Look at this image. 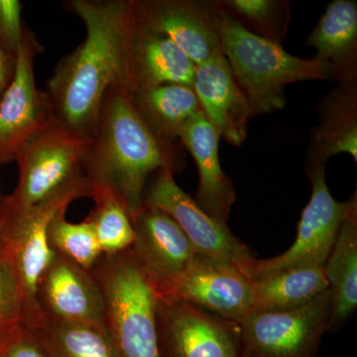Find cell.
Here are the masks:
<instances>
[{"label":"cell","instance_id":"obj_1","mask_svg":"<svg viewBox=\"0 0 357 357\" xmlns=\"http://www.w3.org/2000/svg\"><path fill=\"white\" fill-rule=\"evenodd\" d=\"M86 38L60 61L45 91L54 121L91 137L105 96L112 88L135 93L133 0H72Z\"/></svg>","mask_w":357,"mask_h":357},{"label":"cell","instance_id":"obj_2","mask_svg":"<svg viewBox=\"0 0 357 357\" xmlns=\"http://www.w3.org/2000/svg\"><path fill=\"white\" fill-rule=\"evenodd\" d=\"M91 138L84 165L89 185L114 192L133 222L148 180L158 171L177 170L175 142L148 128L134 105L133 93L122 88L107 91Z\"/></svg>","mask_w":357,"mask_h":357},{"label":"cell","instance_id":"obj_3","mask_svg":"<svg viewBox=\"0 0 357 357\" xmlns=\"http://www.w3.org/2000/svg\"><path fill=\"white\" fill-rule=\"evenodd\" d=\"M218 27L220 49L248 100L250 117L283 109L289 84L333 79L330 65L291 55L282 45L253 34L222 14Z\"/></svg>","mask_w":357,"mask_h":357},{"label":"cell","instance_id":"obj_4","mask_svg":"<svg viewBox=\"0 0 357 357\" xmlns=\"http://www.w3.org/2000/svg\"><path fill=\"white\" fill-rule=\"evenodd\" d=\"M91 273L103 300V325L116 357H160L159 294L129 248L102 255Z\"/></svg>","mask_w":357,"mask_h":357},{"label":"cell","instance_id":"obj_5","mask_svg":"<svg viewBox=\"0 0 357 357\" xmlns=\"http://www.w3.org/2000/svg\"><path fill=\"white\" fill-rule=\"evenodd\" d=\"M91 185L84 178L27 210H0V256L13 265L22 286L23 325H29L41 314L36 300L37 284L54 255L48 239L52 220L67 211L73 202L91 198Z\"/></svg>","mask_w":357,"mask_h":357},{"label":"cell","instance_id":"obj_6","mask_svg":"<svg viewBox=\"0 0 357 357\" xmlns=\"http://www.w3.org/2000/svg\"><path fill=\"white\" fill-rule=\"evenodd\" d=\"M91 143L89 136L54 121L18 152L17 185L8 196L0 197V210H27L86 178L84 165Z\"/></svg>","mask_w":357,"mask_h":357},{"label":"cell","instance_id":"obj_7","mask_svg":"<svg viewBox=\"0 0 357 357\" xmlns=\"http://www.w3.org/2000/svg\"><path fill=\"white\" fill-rule=\"evenodd\" d=\"M306 174L312 183V195L301 215L297 238L280 255L244 262L241 270L251 281L292 268L325 266L349 201L342 203L333 199L326 185L325 167L306 168Z\"/></svg>","mask_w":357,"mask_h":357},{"label":"cell","instance_id":"obj_8","mask_svg":"<svg viewBox=\"0 0 357 357\" xmlns=\"http://www.w3.org/2000/svg\"><path fill=\"white\" fill-rule=\"evenodd\" d=\"M331 314L328 290L298 309L249 312L239 323L243 357H316Z\"/></svg>","mask_w":357,"mask_h":357},{"label":"cell","instance_id":"obj_9","mask_svg":"<svg viewBox=\"0 0 357 357\" xmlns=\"http://www.w3.org/2000/svg\"><path fill=\"white\" fill-rule=\"evenodd\" d=\"M160 357H243L241 326L185 301L159 296Z\"/></svg>","mask_w":357,"mask_h":357},{"label":"cell","instance_id":"obj_10","mask_svg":"<svg viewBox=\"0 0 357 357\" xmlns=\"http://www.w3.org/2000/svg\"><path fill=\"white\" fill-rule=\"evenodd\" d=\"M41 51L34 33L25 28L13 79L0 98V165L15 161L26 143L54 122L46 93L35 79V60Z\"/></svg>","mask_w":357,"mask_h":357},{"label":"cell","instance_id":"obj_11","mask_svg":"<svg viewBox=\"0 0 357 357\" xmlns=\"http://www.w3.org/2000/svg\"><path fill=\"white\" fill-rule=\"evenodd\" d=\"M239 324L252 309V281L234 263L196 253L182 273L157 289Z\"/></svg>","mask_w":357,"mask_h":357},{"label":"cell","instance_id":"obj_12","mask_svg":"<svg viewBox=\"0 0 357 357\" xmlns=\"http://www.w3.org/2000/svg\"><path fill=\"white\" fill-rule=\"evenodd\" d=\"M143 204L163 211L175 220L198 255L243 266L253 258L250 251L230 231L227 223L211 218L183 191L168 170L154 174L145 189Z\"/></svg>","mask_w":357,"mask_h":357},{"label":"cell","instance_id":"obj_13","mask_svg":"<svg viewBox=\"0 0 357 357\" xmlns=\"http://www.w3.org/2000/svg\"><path fill=\"white\" fill-rule=\"evenodd\" d=\"M135 22L172 40L198 66L222 52L213 1L133 0Z\"/></svg>","mask_w":357,"mask_h":357},{"label":"cell","instance_id":"obj_14","mask_svg":"<svg viewBox=\"0 0 357 357\" xmlns=\"http://www.w3.org/2000/svg\"><path fill=\"white\" fill-rule=\"evenodd\" d=\"M36 300L52 321L105 326L102 292L93 274L59 253L40 277Z\"/></svg>","mask_w":357,"mask_h":357},{"label":"cell","instance_id":"obj_15","mask_svg":"<svg viewBox=\"0 0 357 357\" xmlns=\"http://www.w3.org/2000/svg\"><path fill=\"white\" fill-rule=\"evenodd\" d=\"M132 225L131 251L156 289L182 273L196 255L191 241L163 211L143 204Z\"/></svg>","mask_w":357,"mask_h":357},{"label":"cell","instance_id":"obj_16","mask_svg":"<svg viewBox=\"0 0 357 357\" xmlns=\"http://www.w3.org/2000/svg\"><path fill=\"white\" fill-rule=\"evenodd\" d=\"M192 89L220 138L241 146L248 134L250 110L222 52L197 66Z\"/></svg>","mask_w":357,"mask_h":357},{"label":"cell","instance_id":"obj_17","mask_svg":"<svg viewBox=\"0 0 357 357\" xmlns=\"http://www.w3.org/2000/svg\"><path fill=\"white\" fill-rule=\"evenodd\" d=\"M192 155L199 171V189L195 202L218 222L227 223L236 195L231 181L220 165L218 144L220 136L203 110L185 124L178 135Z\"/></svg>","mask_w":357,"mask_h":357},{"label":"cell","instance_id":"obj_18","mask_svg":"<svg viewBox=\"0 0 357 357\" xmlns=\"http://www.w3.org/2000/svg\"><path fill=\"white\" fill-rule=\"evenodd\" d=\"M319 122L311 131L306 168L326 167L335 155L357 162V81L340 82L319 100Z\"/></svg>","mask_w":357,"mask_h":357},{"label":"cell","instance_id":"obj_19","mask_svg":"<svg viewBox=\"0 0 357 357\" xmlns=\"http://www.w3.org/2000/svg\"><path fill=\"white\" fill-rule=\"evenodd\" d=\"M316 49L314 60L330 65L333 79L357 81V2L333 0L305 41Z\"/></svg>","mask_w":357,"mask_h":357},{"label":"cell","instance_id":"obj_20","mask_svg":"<svg viewBox=\"0 0 357 357\" xmlns=\"http://www.w3.org/2000/svg\"><path fill=\"white\" fill-rule=\"evenodd\" d=\"M132 63L136 91L164 84L192 88L197 66L191 59L168 37L136 22Z\"/></svg>","mask_w":357,"mask_h":357},{"label":"cell","instance_id":"obj_21","mask_svg":"<svg viewBox=\"0 0 357 357\" xmlns=\"http://www.w3.org/2000/svg\"><path fill=\"white\" fill-rule=\"evenodd\" d=\"M349 201L347 215L324 266L332 305L330 331L344 325L357 306L356 192Z\"/></svg>","mask_w":357,"mask_h":357},{"label":"cell","instance_id":"obj_22","mask_svg":"<svg viewBox=\"0 0 357 357\" xmlns=\"http://www.w3.org/2000/svg\"><path fill=\"white\" fill-rule=\"evenodd\" d=\"M138 114L161 139L175 142L181 131L201 112V105L192 86L164 84L133 93Z\"/></svg>","mask_w":357,"mask_h":357},{"label":"cell","instance_id":"obj_23","mask_svg":"<svg viewBox=\"0 0 357 357\" xmlns=\"http://www.w3.org/2000/svg\"><path fill=\"white\" fill-rule=\"evenodd\" d=\"M328 289L324 267L284 270L252 281L251 312H281L309 304Z\"/></svg>","mask_w":357,"mask_h":357},{"label":"cell","instance_id":"obj_24","mask_svg":"<svg viewBox=\"0 0 357 357\" xmlns=\"http://www.w3.org/2000/svg\"><path fill=\"white\" fill-rule=\"evenodd\" d=\"M25 326L50 357H116L105 326L61 323L42 314Z\"/></svg>","mask_w":357,"mask_h":357},{"label":"cell","instance_id":"obj_25","mask_svg":"<svg viewBox=\"0 0 357 357\" xmlns=\"http://www.w3.org/2000/svg\"><path fill=\"white\" fill-rule=\"evenodd\" d=\"M218 13L275 43H283L291 20L290 4L283 0H220Z\"/></svg>","mask_w":357,"mask_h":357},{"label":"cell","instance_id":"obj_26","mask_svg":"<svg viewBox=\"0 0 357 357\" xmlns=\"http://www.w3.org/2000/svg\"><path fill=\"white\" fill-rule=\"evenodd\" d=\"M95 208L86 220L95 229L102 255H114L132 246L135 234L131 218L114 192L105 188L91 189Z\"/></svg>","mask_w":357,"mask_h":357},{"label":"cell","instance_id":"obj_27","mask_svg":"<svg viewBox=\"0 0 357 357\" xmlns=\"http://www.w3.org/2000/svg\"><path fill=\"white\" fill-rule=\"evenodd\" d=\"M66 213H59L52 220L48 230L49 244L54 252L91 271L102 256L93 225L86 218L83 222H68Z\"/></svg>","mask_w":357,"mask_h":357},{"label":"cell","instance_id":"obj_28","mask_svg":"<svg viewBox=\"0 0 357 357\" xmlns=\"http://www.w3.org/2000/svg\"><path fill=\"white\" fill-rule=\"evenodd\" d=\"M25 301L20 278L11 264L0 256V347L23 324Z\"/></svg>","mask_w":357,"mask_h":357},{"label":"cell","instance_id":"obj_29","mask_svg":"<svg viewBox=\"0 0 357 357\" xmlns=\"http://www.w3.org/2000/svg\"><path fill=\"white\" fill-rule=\"evenodd\" d=\"M21 13L22 6L18 0H0V48L14 58L25 31Z\"/></svg>","mask_w":357,"mask_h":357},{"label":"cell","instance_id":"obj_30","mask_svg":"<svg viewBox=\"0 0 357 357\" xmlns=\"http://www.w3.org/2000/svg\"><path fill=\"white\" fill-rule=\"evenodd\" d=\"M0 349L6 357H50L23 324L7 338Z\"/></svg>","mask_w":357,"mask_h":357},{"label":"cell","instance_id":"obj_31","mask_svg":"<svg viewBox=\"0 0 357 357\" xmlns=\"http://www.w3.org/2000/svg\"><path fill=\"white\" fill-rule=\"evenodd\" d=\"M15 69V58L0 48V98L8 88Z\"/></svg>","mask_w":357,"mask_h":357},{"label":"cell","instance_id":"obj_32","mask_svg":"<svg viewBox=\"0 0 357 357\" xmlns=\"http://www.w3.org/2000/svg\"><path fill=\"white\" fill-rule=\"evenodd\" d=\"M0 357H6L4 356L3 352L1 351V349H0Z\"/></svg>","mask_w":357,"mask_h":357}]
</instances>
